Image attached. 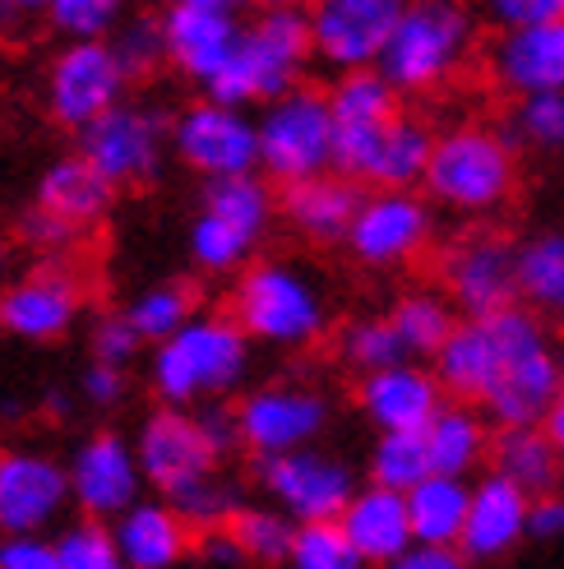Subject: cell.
I'll return each instance as SVG.
<instances>
[{
    "label": "cell",
    "mask_w": 564,
    "mask_h": 569,
    "mask_svg": "<svg viewBox=\"0 0 564 569\" xmlns=\"http://www.w3.org/2000/svg\"><path fill=\"white\" fill-rule=\"evenodd\" d=\"M431 445L426 431H375L365 453V481H380L393 491H412L421 477H431Z\"/></svg>",
    "instance_id": "f35d334b"
},
{
    "label": "cell",
    "mask_w": 564,
    "mask_h": 569,
    "mask_svg": "<svg viewBox=\"0 0 564 569\" xmlns=\"http://www.w3.org/2000/svg\"><path fill=\"white\" fill-rule=\"evenodd\" d=\"M6 269H10V241L0 237V278H6Z\"/></svg>",
    "instance_id": "91938a15"
},
{
    "label": "cell",
    "mask_w": 564,
    "mask_h": 569,
    "mask_svg": "<svg viewBox=\"0 0 564 569\" xmlns=\"http://www.w3.org/2000/svg\"><path fill=\"white\" fill-rule=\"evenodd\" d=\"M0 569H61L56 532H0Z\"/></svg>",
    "instance_id": "f907efd6"
},
{
    "label": "cell",
    "mask_w": 564,
    "mask_h": 569,
    "mask_svg": "<svg viewBox=\"0 0 564 569\" xmlns=\"http://www.w3.org/2000/svg\"><path fill=\"white\" fill-rule=\"evenodd\" d=\"M255 338L241 329L228 306L222 310H194V316L162 343L149 348L144 385L153 403L200 408L213 398H236L255 371Z\"/></svg>",
    "instance_id": "7a4b0ae2"
},
{
    "label": "cell",
    "mask_w": 564,
    "mask_h": 569,
    "mask_svg": "<svg viewBox=\"0 0 564 569\" xmlns=\"http://www.w3.org/2000/svg\"><path fill=\"white\" fill-rule=\"evenodd\" d=\"M546 436H551V445H555V453H560V463H564V393H560V403L546 412Z\"/></svg>",
    "instance_id": "6f0895ef"
},
{
    "label": "cell",
    "mask_w": 564,
    "mask_h": 569,
    "mask_svg": "<svg viewBox=\"0 0 564 569\" xmlns=\"http://www.w3.org/2000/svg\"><path fill=\"white\" fill-rule=\"evenodd\" d=\"M435 213L440 209L431 204V194L421 186L365 190L343 250L352 254L361 269H371V273L412 269L421 254L435 250V232H440Z\"/></svg>",
    "instance_id": "30bf717a"
},
{
    "label": "cell",
    "mask_w": 564,
    "mask_h": 569,
    "mask_svg": "<svg viewBox=\"0 0 564 569\" xmlns=\"http://www.w3.org/2000/svg\"><path fill=\"white\" fill-rule=\"evenodd\" d=\"M51 0H0V42H23L28 33L47 28Z\"/></svg>",
    "instance_id": "f5cc1de1"
},
{
    "label": "cell",
    "mask_w": 564,
    "mask_h": 569,
    "mask_svg": "<svg viewBox=\"0 0 564 569\" xmlns=\"http://www.w3.org/2000/svg\"><path fill=\"white\" fill-rule=\"evenodd\" d=\"M288 565L292 569H365V560L352 547L343 519L296 523V542H292V560Z\"/></svg>",
    "instance_id": "b9f144b4"
},
{
    "label": "cell",
    "mask_w": 564,
    "mask_h": 569,
    "mask_svg": "<svg viewBox=\"0 0 564 569\" xmlns=\"http://www.w3.org/2000/svg\"><path fill=\"white\" fill-rule=\"evenodd\" d=\"M194 310H200V288L190 278H162V282H149L139 288L130 301H125V316L134 320V329L144 333V343H162L172 338Z\"/></svg>",
    "instance_id": "8d00e7d4"
},
{
    "label": "cell",
    "mask_w": 564,
    "mask_h": 569,
    "mask_svg": "<svg viewBox=\"0 0 564 569\" xmlns=\"http://www.w3.org/2000/svg\"><path fill=\"white\" fill-rule=\"evenodd\" d=\"M407 0H305L315 61L329 74L380 66Z\"/></svg>",
    "instance_id": "7402d4cb"
},
{
    "label": "cell",
    "mask_w": 564,
    "mask_h": 569,
    "mask_svg": "<svg viewBox=\"0 0 564 569\" xmlns=\"http://www.w3.org/2000/svg\"><path fill=\"white\" fill-rule=\"evenodd\" d=\"M0 417H6V421H19V417H23V403H19V398H0Z\"/></svg>",
    "instance_id": "680465c9"
},
{
    "label": "cell",
    "mask_w": 564,
    "mask_h": 569,
    "mask_svg": "<svg viewBox=\"0 0 564 569\" xmlns=\"http://www.w3.org/2000/svg\"><path fill=\"white\" fill-rule=\"evenodd\" d=\"M361 194L365 186L352 181L348 172H320V177H305L292 186H278V209H282V227L315 246V250H333L343 246L352 232V218L361 209Z\"/></svg>",
    "instance_id": "484cf974"
},
{
    "label": "cell",
    "mask_w": 564,
    "mask_h": 569,
    "mask_svg": "<svg viewBox=\"0 0 564 569\" xmlns=\"http://www.w3.org/2000/svg\"><path fill=\"white\" fill-rule=\"evenodd\" d=\"M463 565H472V560L463 556V547H444V542H412V547L399 556V565H393V569H463Z\"/></svg>",
    "instance_id": "11a10c76"
},
{
    "label": "cell",
    "mask_w": 564,
    "mask_h": 569,
    "mask_svg": "<svg viewBox=\"0 0 564 569\" xmlns=\"http://www.w3.org/2000/svg\"><path fill=\"white\" fill-rule=\"evenodd\" d=\"M255 6H305V0H255Z\"/></svg>",
    "instance_id": "94428289"
},
{
    "label": "cell",
    "mask_w": 564,
    "mask_h": 569,
    "mask_svg": "<svg viewBox=\"0 0 564 569\" xmlns=\"http://www.w3.org/2000/svg\"><path fill=\"white\" fill-rule=\"evenodd\" d=\"M482 42V14L472 0H407L380 56V70L407 102L454 89Z\"/></svg>",
    "instance_id": "8992f818"
},
{
    "label": "cell",
    "mask_w": 564,
    "mask_h": 569,
    "mask_svg": "<svg viewBox=\"0 0 564 569\" xmlns=\"http://www.w3.org/2000/svg\"><path fill=\"white\" fill-rule=\"evenodd\" d=\"M74 139H79V149L117 181L121 194L158 186L167 162H172V117L144 98L117 102L111 111H102L93 126H83Z\"/></svg>",
    "instance_id": "9c48e42d"
},
{
    "label": "cell",
    "mask_w": 564,
    "mask_h": 569,
    "mask_svg": "<svg viewBox=\"0 0 564 569\" xmlns=\"http://www.w3.org/2000/svg\"><path fill=\"white\" fill-rule=\"evenodd\" d=\"M260 126V172L273 186H292L338 167V121L329 107V89L296 83L255 107Z\"/></svg>",
    "instance_id": "ba28073f"
},
{
    "label": "cell",
    "mask_w": 564,
    "mask_h": 569,
    "mask_svg": "<svg viewBox=\"0 0 564 569\" xmlns=\"http://www.w3.org/2000/svg\"><path fill=\"white\" fill-rule=\"evenodd\" d=\"M518 301L564 325V227H542L518 241Z\"/></svg>",
    "instance_id": "e575fe53"
},
{
    "label": "cell",
    "mask_w": 564,
    "mask_h": 569,
    "mask_svg": "<svg viewBox=\"0 0 564 569\" xmlns=\"http://www.w3.org/2000/svg\"><path fill=\"white\" fill-rule=\"evenodd\" d=\"M74 515L70 468L51 449H0V532H56Z\"/></svg>",
    "instance_id": "ac0fdd59"
},
{
    "label": "cell",
    "mask_w": 564,
    "mask_h": 569,
    "mask_svg": "<svg viewBox=\"0 0 564 569\" xmlns=\"http://www.w3.org/2000/svg\"><path fill=\"white\" fill-rule=\"evenodd\" d=\"M111 47H117L121 66L130 70V79H153L167 66V28L162 14H125L111 33Z\"/></svg>",
    "instance_id": "7bdbcfd3"
},
{
    "label": "cell",
    "mask_w": 564,
    "mask_h": 569,
    "mask_svg": "<svg viewBox=\"0 0 564 569\" xmlns=\"http://www.w3.org/2000/svg\"><path fill=\"white\" fill-rule=\"evenodd\" d=\"M89 282L70 260H38L0 288V333L28 348H51L83 325Z\"/></svg>",
    "instance_id": "5bb4252c"
},
{
    "label": "cell",
    "mask_w": 564,
    "mask_h": 569,
    "mask_svg": "<svg viewBox=\"0 0 564 569\" xmlns=\"http://www.w3.org/2000/svg\"><path fill=\"white\" fill-rule=\"evenodd\" d=\"M228 310L269 352H310L329 338L333 310L324 282L288 254H255L228 292Z\"/></svg>",
    "instance_id": "3957f363"
},
{
    "label": "cell",
    "mask_w": 564,
    "mask_h": 569,
    "mask_svg": "<svg viewBox=\"0 0 564 569\" xmlns=\"http://www.w3.org/2000/svg\"><path fill=\"white\" fill-rule=\"evenodd\" d=\"M352 398L371 431H426V421L449 403V389L431 361L403 357L384 371L356 376Z\"/></svg>",
    "instance_id": "603a6c76"
},
{
    "label": "cell",
    "mask_w": 564,
    "mask_h": 569,
    "mask_svg": "<svg viewBox=\"0 0 564 569\" xmlns=\"http://www.w3.org/2000/svg\"><path fill=\"white\" fill-rule=\"evenodd\" d=\"M172 158L200 181L260 172V126L255 107L200 93L172 111Z\"/></svg>",
    "instance_id": "7c38bea8"
},
{
    "label": "cell",
    "mask_w": 564,
    "mask_h": 569,
    "mask_svg": "<svg viewBox=\"0 0 564 569\" xmlns=\"http://www.w3.org/2000/svg\"><path fill=\"white\" fill-rule=\"evenodd\" d=\"M482 23L491 28H523V23H546L564 19V0H472Z\"/></svg>",
    "instance_id": "681fc988"
},
{
    "label": "cell",
    "mask_w": 564,
    "mask_h": 569,
    "mask_svg": "<svg viewBox=\"0 0 564 569\" xmlns=\"http://www.w3.org/2000/svg\"><path fill=\"white\" fill-rule=\"evenodd\" d=\"M111 528L125 569H177L194 556V523L158 491L139 496L125 515L111 519Z\"/></svg>",
    "instance_id": "4316f807"
},
{
    "label": "cell",
    "mask_w": 564,
    "mask_h": 569,
    "mask_svg": "<svg viewBox=\"0 0 564 569\" xmlns=\"http://www.w3.org/2000/svg\"><path fill=\"white\" fill-rule=\"evenodd\" d=\"M172 505L194 523V532H200V528H218V523H228L236 509H241V481L232 477V468H222L209 481H200V487L181 491Z\"/></svg>",
    "instance_id": "bcb514c9"
},
{
    "label": "cell",
    "mask_w": 564,
    "mask_h": 569,
    "mask_svg": "<svg viewBox=\"0 0 564 569\" xmlns=\"http://www.w3.org/2000/svg\"><path fill=\"white\" fill-rule=\"evenodd\" d=\"M491 440H495V421L476 403H467V398H449L426 421V445H431L435 472L476 477L491 463Z\"/></svg>",
    "instance_id": "f546056e"
},
{
    "label": "cell",
    "mask_w": 564,
    "mask_h": 569,
    "mask_svg": "<svg viewBox=\"0 0 564 569\" xmlns=\"http://www.w3.org/2000/svg\"><path fill=\"white\" fill-rule=\"evenodd\" d=\"M213 6H245V0H213Z\"/></svg>",
    "instance_id": "6125c7cd"
},
{
    "label": "cell",
    "mask_w": 564,
    "mask_h": 569,
    "mask_svg": "<svg viewBox=\"0 0 564 569\" xmlns=\"http://www.w3.org/2000/svg\"><path fill=\"white\" fill-rule=\"evenodd\" d=\"M532 542L555 547L564 542V491H542L532 496Z\"/></svg>",
    "instance_id": "db71d44e"
},
{
    "label": "cell",
    "mask_w": 564,
    "mask_h": 569,
    "mask_svg": "<svg viewBox=\"0 0 564 569\" xmlns=\"http://www.w3.org/2000/svg\"><path fill=\"white\" fill-rule=\"evenodd\" d=\"M486 79L504 98L560 93L564 89V19L495 28L486 42Z\"/></svg>",
    "instance_id": "cb8c5ba5"
},
{
    "label": "cell",
    "mask_w": 564,
    "mask_h": 569,
    "mask_svg": "<svg viewBox=\"0 0 564 569\" xmlns=\"http://www.w3.org/2000/svg\"><path fill=\"white\" fill-rule=\"evenodd\" d=\"M338 519H343V528L352 537V547L361 551V560L380 565V569H393L399 556L416 542L407 491L380 487V481H361L356 496L348 500V509Z\"/></svg>",
    "instance_id": "f1b7e54d"
},
{
    "label": "cell",
    "mask_w": 564,
    "mask_h": 569,
    "mask_svg": "<svg viewBox=\"0 0 564 569\" xmlns=\"http://www.w3.org/2000/svg\"><path fill=\"white\" fill-rule=\"evenodd\" d=\"M551 320L537 316L527 301L463 316L449 343L435 352V371L449 398H467L495 426L546 421L560 403L564 357L555 352Z\"/></svg>",
    "instance_id": "6da1fadb"
},
{
    "label": "cell",
    "mask_w": 564,
    "mask_h": 569,
    "mask_svg": "<svg viewBox=\"0 0 564 569\" xmlns=\"http://www.w3.org/2000/svg\"><path fill=\"white\" fill-rule=\"evenodd\" d=\"M435 126L421 121L416 111H399L375 130L338 139V172H348L365 190H399L426 181V162L435 149Z\"/></svg>",
    "instance_id": "d6986e66"
},
{
    "label": "cell",
    "mask_w": 564,
    "mask_h": 569,
    "mask_svg": "<svg viewBox=\"0 0 564 569\" xmlns=\"http://www.w3.org/2000/svg\"><path fill=\"white\" fill-rule=\"evenodd\" d=\"M232 537L241 542L250 565H288L292 560V542H296V519L288 509H278L273 500H241V509L228 519Z\"/></svg>",
    "instance_id": "d590c367"
},
{
    "label": "cell",
    "mask_w": 564,
    "mask_h": 569,
    "mask_svg": "<svg viewBox=\"0 0 564 569\" xmlns=\"http://www.w3.org/2000/svg\"><path fill=\"white\" fill-rule=\"evenodd\" d=\"M130 70L121 66L111 38H74L51 51V61L42 70V107L47 121L79 134L83 126H93L102 111L130 98Z\"/></svg>",
    "instance_id": "8fae6325"
},
{
    "label": "cell",
    "mask_w": 564,
    "mask_h": 569,
    "mask_svg": "<svg viewBox=\"0 0 564 569\" xmlns=\"http://www.w3.org/2000/svg\"><path fill=\"white\" fill-rule=\"evenodd\" d=\"M56 560H61V569H125L117 528H111V519L93 515H74L56 528Z\"/></svg>",
    "instance_id": "60d3db41"
},
{
    "label": "cell",
    "mask_w": 564,
    "mask_h": 569,
    "mask_svg": "<svg viewBox=\"0 0 564 569\" xmlns=\"http://www.w3.org/2000/svg\"><path fill=\"white\" fill-rule=\"evenodd\" d=\"M134 445L149 477V491L167 500H177L181 491L200 487V481H209L213 472L232 463V453L209 436L204 417L177 403H153V412H144V421H139Z\"/></svg>",
    "instance_id": "9a60e30c"
},
{
    "label": "cell",
    "mask_w": 564,
    "mask_h": 569,
    "mask_svg": "<svg viewBox=\"0 0 564 569\" xmlns=\"http://www.w3.org/2000/svg\"><path fill=\"white\" fill-rule=\"evenodd\" d=\"M389 320H393V329H399L407 357L435 361V352L449 343V333L459 329L463 310L435 282V288H407V292L393 297L389 301Z\"/></svg>",
    "instance_id": "d6a6232c"
},
{
    "label": "cell",
    "mask_w": 564,
    "mask_h": 569,
    "mask_svg": "<svg viewBox=\"0 0 564 569\" xmlns=\"http://www.w3.org/2000/svg\"><path fill=\"white\" fill-rule=\"evenodd\" d=\"M66 468H70L74 515L117 519L139 496H149V477L144 463H139L134 436H121L111 426L74 440V449L66 453Z\"/></svg>",
    "instance_id": "ffe728a7"
},
{
    "label": "cell",
    "mask_w": 564,
    "mask_h": 569,
    "mask_svg": "<svg viewBox=\"0 0 564 569\" xmlns=\"http://www.w3.org/2000/svg\"><path fill=\"white\" fill-rule=\"evenodd\" d=\"M324 89H329V107H333V121H338V139L375 130L407 107V98L393 89V79L380 66L343 70V74H333Z\"/></svg>",
    "instance_id": "1f68e13d"
},
{
    "label": "cell",
    "mask_w": 564,
    "mask_h": 569,
    "mask_svg": "<svg viewBox=\"0 0 564 569\" xmlns=\"http://www.w3.org/2000/svg\"><path fill=\"white\" fill-rule=\"evenodd\" d=\"M14 241L28 254H38V260H70V254L79 250V241H83V232H79L74 222H66L61 213L42 209L38 199H33V204H28L14 218Z\"/></svg>",
    "instance_id": "f6af8a7d"
},
{
    "label": "cell",
    "mask_w": 564,
    "mask_h": 569,
    "mask_svg": "<svg viewBox=\"0 0 564 569\" xmlns=\"http://www.w3.org/2000/svg\"><path fill=\"white\" fill-rule=\"evenodd\" d=\"M278 222H282L278 186L264 172L204 181L200 204H194L185 227L190 269L204 278H236L264 250Z\"/></svg>",
    "instance_id": "5b68a950"
},
{
    "label": "cell",
    "mask_w": 564,
    "mask_h": 569,
    "mask_svg": "<svg viewBox=\"0 0 564 569\" xmlns=\"http://www.w3.org/2000/svg\"><path fill=\"white\" fill-rule=\"evenodd\" d=\"M523 542H532V491L504 472L486 468L472 477V505L463 523V556L472 565H495L510 560Z\"/></svg>",
    "instance_id": "d4e9b609"
},
{
    "label": "cell",
    "mask_w": 564,
    "mask_h": 569,
    "mask_svg": "<svg viewBox=\"0 0 564 569\" xmlns=\"http://www.w3.org/2000/svg\"><path fill=\"white\" fill-rule=\"evenodd\" d=\"M467 505H472V477H459V472L421 477L416 487L407 491L416 542L459 547L463 542V523H467Z\"/></svg>",
    "instance_id": "836d02e7"
},
{
    "label": "cell",
    "mask_w": 564,
    "mask_h": 569,
    "mask_svg": "<svg viewBox=\"0 0 564 569\" xmlns=\"http://www.w3.org/2000/svg\"><path fill=\"white\" fill-rule=\"evenodd\" d=\"M190 560H200L209 569H250V560H245V551H241V542L232 537L228 523L194 532V556Z\"/></svg>",
    "instance_id": "816d5d0a"
},
{
    "label": "cell",
    "mask_w": 564,
    "mask_h": 569,
    "mask_svg": "<svg viewBox=\"0 0 564 569\" xmlns=\"http://www.w3.org/2000/svg\"><path fill=\"white\" fill-rule=\"evenodd\" d=\"M560 393H564V371H560Z\"/></svg>",
    "instance_id": "be15d7a7"
},
{
    "label": "cell",
    "mask_w": 564,
    "mask_h": 569,
    "mask_svg": "<svg viewBox=\"0 0 564 569\" xmlns=\"http://www.w3.org/2000/svg\"><path fill=\"white\" fill-rule=\"evenodd\" d=\"M167 28V66H172L185 83L209 93L218 74L232 66L241 47L245 19L241 6H213V0H167L162 10Z\"/></svg>",
    "instance_id": "44dd1931"
},
{
    "label": "cell",
    "mask_w": 564,
    "mask_h": 569,
    "mask_svg": "<svg viewBox=\"0 0 564 569\" xmlns=\"http://www.w3.org/2000/svg\"><path fill=\"white\" fill-rule=\"evenodd\" d=\"M38 408H42L51 421H66V417L74 412V393H70V389H42Z\"/></svg>",
    "instance_id": "9f6ffc18"
},
{
    "label": "cell",
    "mask_w": 564,
    "mask_h": 569,
    "mask_svg": "<svg viewBox=\"0 0 564 569\" xmlns=\"http://www.w3.org/2000/svg\"><path fill=\"white\" fill-rule=\"evenodd\" d=\"M83 338H89V357L93 361H111V366H134L139 357L149 352L144 333L134 329V320L125 316V306L121 310H102Z\"/></svg>",
    "instance_id": "7dc6e473"
},
{
    "label": "cell",
    "mask_w": 564,
    "mask_h": 569,
    "mask_svg": "<svg viewBox=\"0 0 564 569\" xmlns=\"http://www.w3.org/2000/svg\"><path fill=\"white\" fill-rule=\"evenodd\" d=\"M504 130L523 153L537 158H564V89L560 93H527L514 98Z\"/></svg>",
    "instance_id": "ab89813d"
},
{
    "label": "cell",
    "mask_w": 564,
    "mask_h": 569,
    "mask_svg": "<svg viewBox=\"0 0 564 569\" xmlns=\"http://www.w3.org/2000/svg\"><path fill=\"white\" fill-rule=\"evenodd\" d=\"M33 199L42 209L61 213L66 222H74L79 232H93V227H102L111 218V209H117V181H111L102 167L74 149L66 158H51L42 172H38V186H33Z\"/></svg>",
    "instance_id": "83f0119b"
},
{
    "label": "cell",
    "mask_w": 564,
    "mask_h": 569,
    "mask_svg": "<svg viewBox=\"0 0 564 569\" xmlns=\"http://www.w3.org/2000/svg\"><path fill=\"white\" fill-rule=\"evenodd\" d=\"M310 66H320V61H315V38H310L305 6H260L245 19L232 66L218 74L209 93L236 107H260L278 93L296 89V83H305Z\"/></svg>",
    "instance_id": "52a82bcc"
},
{
    "label": "cell",
    "mask_w": 564,
    "mask_h": 569,
    "mask_svg": "<svg viewBox=\"0 0 564 569\" xmlns=\"http://www.w3.org/2000/svg\"><path fill=\"white\" fill-rule=\"evenodd\" d=\"M518 144L504 126L486 121H454L435 134L421 190L431 194L440 213L463 222L495 218L518 190Z\"/></svg>",
    "instance_id": "277c9868"
},
{
    "label": "cell",
    "mask_w": 564,
    "mask_h": 569,
    "mask_svg": "<svg viewBox=\"0 0 564 569\" xmlns=\"http://www.w3.org/2000/svg\"><path fill=\"white\" fill-rule=\"evenodd\" d=\"M495 472H504L510 481H518L523 491L542 496L555 491L564 481V463L546 436L542 421H518V426H495V440H491V463Z\"/></svg>",
    "instance_id": "4dcf8cb0"
},
{
    "label": "cell",
    "mask_w": 564,
    "mask_h": 569,
    "mask_svg": "<svg viewBox=\"0 0 564 569\" xmlns=\"http://www.w3.org/2000/svg\"><path fill=\"white\" fill-rule=\"evenodd\" d=\"M255 487L264 500L288 509L296 523L310 519H338L356 496V468L324 445H301L282 449L269 459H255Z\"/></svg>",
    "instance_id": "e0dca14e"
},
{
    "label": "cell",
    "mask_w": 564,
    "mask_h": 569,
    "mask_svg": "<svg viewBox=\"0 0 564 569\" xmlns=\"http://www.w3.org/2000/svg\"><path fill=\"white\" fill-rule=\"evenodd\" d=\"M125 14H130V0H51L47 28L61 42H74V38H111Z\"/></svg>",
    "instance_id": "ee69618b"
},
{
    "label": "cell",
    "mask_w": 564,
    "mask_h": 569,
    "mask_svg": "<svg viewBox=\"0 0 564 569\" xmlns=\"http://www.w3.org/2000/svg\"><path fill=\"white\" fill-rule=\"evenodd\" d=\"M435 282L454 297L463 316H486V310L518 301V241L500 227H463L435 250Z\"/></svg>",
    "instance_id": "2e32d148"
},
{
    "label": "cell",
    "mask_w": 564,
    "mask_h": 569,
    "mask_svg": "<svg viewBox=\"0 0 564 569\" xmlns=\"http://www.w3.org/2000/svg\"><path fill=\"white\" fill-rule=\"evenodd\" d=\"M333 352H338V366H348L352 376L384 371V366L407 357L399 329H393V320H389V310L384 316H352L348 325H338Z\"/></svg>",
    "instance_id": "74e56055"
},
{
    "label": "cell",
    "mask_w": 564,
    "mask_h": 569,
    "mask_svg": "<svg viewBox=\"0 0 564 569\" xmlns=\"http://www.w3.org/2000/svg\"><path fill=\"white\" fill-rule=\"evenodd\" d=\"M79 398L98 412H117L130 398V366H111V361L89 357V366H83V376H79Z\"/></svg>",
    "instance_id": "c3c4849f"
},
{
    "label": "cell",
    "mask_w": 564,
    "mask_h": 569,
    "mask_svg": "<svg viewBox=\"0 0 564 569\" xmlns=\"http://www.w3.org/2000/svg\"><path fill=\"white\" fill-rule=\"evenodd\" d=\"M232 408H236L241 453H250V459H269V453H282V449L320 445L329 421H333V398L310 380L245 385Z\"/></svg>",
    "instance_id": "4fadbf2b"
}]
</instances>
